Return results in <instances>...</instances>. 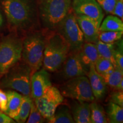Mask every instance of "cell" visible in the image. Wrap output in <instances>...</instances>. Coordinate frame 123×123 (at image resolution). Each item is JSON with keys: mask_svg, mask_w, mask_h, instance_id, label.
Returning <instances> with one entry per match:
<instances>
[{"mask_svg": "<svg viewBox=\"0 0 123 123\" xmlns=\"http://www.w3.org/2000/svg\"><path fill=\"white\" fill-rule=\"evenodd\" d=\"M63 63V76L66 79H71L75 77L87 75L80 59L78 51H71Z\"/></svg>", "mask_w": 123, "mask_h": 123, "instance_id": "cell-13", "label": "cell"}, {"mask_svg": "<svg viewBox=\"0 0 123 123\" xmlns=\"http://www.w3.org/2000/svg\"><path fill=\"white\" fill-rule=\"evenodd\" d=\"M72 6L75 14L86 15L101 24L104 14L96 0H73Z\"/></svg>", "mask_w": 123, "mask_h": 123, "instance_id": "cell-10", "label": "cell"}, {"mask_svg": "<svg viewBox=\"0 0 123 123\" xmlns=\"http://www.w3.org/2000/svg\"><path fill=\"white\" fill-rule=\"evenodd\" d=\"M49 123H75L68 108L66 106H59L51 117L46 119Z\"/></svg>", "mask_w": 123, "mask_h": 123, "instance_id": "cell-18", "label": "cell"}, {"mask_svg": "<svg viewBox=\"0 0 123 123\" xmlns=\"http://www.w3.org/2000/svg\"><path fill=\"white\" fill-rule=\"evenodd\" d=\"M63 100V96L59 89L51 86L42 96L35 99L34 103L42 116L47 119L53 116Z\"/></svg>", "mask_w": 123, "mask_h": 123, "instance_id": "cell-9", "label": "cell"}, {"mask_svg": "<svg viewBox=\"0 0 123 123\" xmlns=\"http://www.w3.org/2000/svg\"><path fill=\"white\" fill-rule=\"evenodd\" d=\"M91 123H106L108 120L105 112L100 105L95 102L90 104Z\"/></svg>", "mask_w": 123, "mask_h": 123, "instance_id": "cell-23", "label": "cell"}, {"mask_svg": "<svg viewBox=\"0 0 123 123\" xmlns=\"http://www.w3.org/2000/svg\"><path fill=\"white\" fill-rule=\"evenodd\" d=\"M96 1L106 13L112 14L117 0H96Z\"/></svg>", "mask_w": 123, "mask_h": 123, "instance_id": "cell-29", "label": "cell"}, {"mask_svg": "<svg viewBox=\"0 0 123 123\" xmlns=\"http://www.w3.org/2000/svg\"><path fill=\"white\" fill-rule=\"evenodd\" d=\"M107 113L110 123H121L123 122V107L111 101L108 105Z\"/></svg>", "mask_w": 123, "mask_h": 123, "instance_id": "cell-22", "label": "cell"}, {"mask_svg": "<svg viewBox=\"0 0 123 123\" xmlns=\"http://www.w3.org/2000/svg\"><path fill=\"white\" fill-rule=\"evenodd\" d=\"M31 75V70L27 64L17 63L5 74L0 86L3 88L17 91L23 95L30 96Z\"/></svg>", "mask_w": 123, "mask_h": 123, "instance_id": "cell-5", "label": "cell"}, {"mask_svg": "<svg viewBox=\"0 0 123 123\" xmlns=\"http://www.w3.org/2000/svg\"><path fill=\"white\" fill-rule=\"evenodd\" d=\"M95 70L100 74L107 73L114 68L115 66L110 60L99 57L95 64Z\"/></svg>", "mask_w": 123, "mask_h": 123, "instance_id": "cell-26", "label": "cell"}, {"mask_svg": "<svg viewBox=\"0 0 123 123\" xmlns=\"http://www.w3.org/2000/svg\"><path fill=\"white\" fill-rule=\"evenodd\" d=\"M76 18L83 34L84 41L95 43L99 40L100 24L96 20L84 15L76 14Z\"/></svg>", "mask_w": 123, "mask_h": 123, "instance_id": "cell-12", "label": "cell"}, {"mask_svg": "<svg viewBox=\"0 0 123 123\" xmlns=\"http://www.w3.org/2000/svg\"><path fill=\"white\" fill-rule=\"evenodd\" d=\"M71 0H39L40 17L44 26L56 29L71 9Z\"/></svg>", "mask_w": 123, "mask_h": 123, "instance_id": "cell-3", "label": "cell"}, {"mask_svg": "<svg viewBox=\"0 0 123 123\" xmlns=\"http://www.w3.org/2000/svg\"><path fill=\"white\" fill-rule=\"evenodd\" d=\"M61 92L63 96L81 102H92L95 99L88 78L85 76L71 78L62 86Z\"/></svg>", "mask_w": 123, "mask_h": 123, "instance_id": "cell-8", "label": "cell"}, {"mask_svg": "<svg viewBox=\"0 0 123 123\" xmlns=\"http://www.w3.org/2000/svg\"><path fill=\"white\" fill-rule=\"evenodd\" d=\"M1 4L12 26L22 28L30 22L34 13L30 0H1Z\"/></svg>", "mask_w": 123, "mask_h": 123, "instance_id": "cell-4", "label": "cell"}, {"mask_svg": "<svg viewBox=\"0 0 123 123\" xmlns=\"http://www.w3.org/2000/svg\"><path fill=\"white\" fill-rule=\"evenodd\" d=\"M46 39L39 32L29 35L22 43V57L31 70L32 75L43 65Z\"/></svg>", "mask_w": 123, "mask_h": 123, "instance_id": "cell-2", "label": "cell"}, {"mask_svg": "<svg viewBox=\"0 0 123 123\" xmlns=\"http://www.w3.org/2000/svg\"><path fill=\"white\" fill-rule=\"evenodd\" d=\"M50 76L44 68L37 71L31 77V95L34 99L40 98L51 86Z\"/></svg>", "mask_w": 123, "mask_h": 123, "instance_id": "cell-11", "label": "cell"}, {"mask_svg": "<svg viewBox=\"0 0 123 123\" xmlns=\"http://www.w3.org/2000/svg\"><path fill=\"white\" fill-rule=\"evenodd\" d=\"M70 53V46L59 33L53 34L46 39L43 65L50 72L58 70Z\"/></svg>", "mask_w": 123, "mask_h": 123, "instance_id": "cell-1", "label": "cell"}, {"mask_svg": "<svg viewBox=\"0 0 123 123\" xmlns=\"http://www.w3.org/2000/svg\"><path fill=\"white\" fill-rule=\"evenodd\" d=\"M81 63L88 73L90 66L93 64L99 58L96 45L93 43H87L83 44L80 50L78 51Z\"/></svg>", "mask_w": 123, "mask_h": 123, "instance_id": "cell-15", "label": "cell"}, {"mask_svg": "<svg viewBox=\"0 0 123 123\" xmlns=\"http://www.w3.org/2000/svg\"><path fill=\"white\" fill-rule=\"evenodd\" d=\"M71 111L75 123H91L90 104L88 102H75Z\"/></svg>", "mask_w": 123, "mask_h": 123, "instance_id": "cell-17", "label": "cell"}, {"mask_svg": "<svg viewBox=\"0 0 123 123\" xmlns=\"http://www.w3.org/2000/svg\"><path fill=\"white\" fill-rule=\"evenodd\" d=\"M22 43L15 37H9L0 43V74L7 73L22 57Z\"/></svg>", "mask_w": 123, "mask_h": 123, "instance_id": "cell-7", "label": "cell"}, {"mask_svg": "<svg viewBox=\"0 0 123 123\" xmlns=\"http://www.w3.org/2000/svg\"><path fill=\"white\" fill-rule=\"evenodd\" d=\"M123 31H100L99 40L107 43H113L122 38Z\"/></svg>", "mask_w": 123, "mask_h": 123, "instance_id": "cell-25", "label": "cell"}, {"mask_svg": "<svg viewBox=\"0 0 123 123\" xmlns=\"http://www.w3.org/2000/svg\"><path fill=\"white\" fill-rule=\"evenodd\" d=\"M87 75L95 99L97 100L103 99L107 93V84L102 76L95 70L93 64L90 66Z\"/></svg>", "mask_w": 123, "mask_h": 123, "instance_id": "cell-14", "label": "cell"}, {"mask_svg": "<svg viewBox=\"0 0 123 123\" xmlns=\"http://www.w3.org/2000/svg\"><path fill=\"white\" fill-rule=\"evenodd\" d=\"M58 33L63 37L70 47V51H79L84 43V37L76 21V14L73 9L56 27Z\"/></svg>", "mask_w": 123, "mask_h": 123, "instance_id": "cell-6", "label": "cell"}, {"mask_svg": "<svg viewBox=\"0 0 123 123\" xmlns=\"http://www.w3.org/2000/svg\"><path fill=\"white\" fill-rule=\"evenodd\" d=\"M2 24H3V18L1 13H0V27L2 26Z\"/></svg>", "mask_w": 123, "mask_h": 123, "instance_id": "cell-35", "label": "cell"}, {"mask_svg": "<svg viewBox=\"0 0 123 123\" xmlns=\"http://www.w3.org/2000/svg\"><path fill=\"white\" fill-rule=\"evenodd\" d=\"M100 31H123L122 19L113 15H109L101 23L99 27Z\"/></svg>", "mask_w": 123, "mask_h": 123, "instance_id": "cell-19", "label": "cell"}, {"mask_svg": "<svg viewBox=\"0 0 123 123\" xmlns=\"http://www.w3.org/2000/svg\"><path fill=\"white\" fill-rule=\"evenodd\" d=\"M32 102L33 100L30 96L22 95V104H21L19 115L16 120V122L23 123L26 121L30 113Z\"/></svg>", "mask_w": 123, "mask_h": 123, "instance_id": "cell-24", "label": "cell"}, {"mask_svg": "<svg viewBox=\"0 0 123 123\" xmlns=\"http://www.w3.org/2000/svg\"><path fill=\"white\" fill-rule=\"evenodd\" d=\"M112 102L117 104L121 107H123V92L120 91L113 92L111 95Z\"/></svg>", "mask_w": 123, "mask_h": 123, "instance_id": "cell-30", "label": "cell"}, {"mask_svg": "<svg viewBox=\"0 0 123 123\" xmlns=\"http://www.w3.org/2000/svg\"><path fill=\"white\" fill-rule=\"evenodd\" d=\"M6 93L7 97V106L5 113L16 121L22 104V95L11 90L7 91Z\"/></svg>", "mask_w": 123, "mask_h": 123, "instance_id": "cell-16", "label": "cell"}, {"mask_svg": "<svg viewBox=\"0 0 123 123\" xmlns=\"http://www.w3.org/2000/svg\"><path fill=\"white\" fill-rule=\"evenodd\" d=\"M112 14L119 17L123 19V0H117Z\"/></svg>", "mask_w": 123, "mask_h": 123, "instance_id": "cell-31", "label": "cell"}, {"mask_svg": "<svg viewBox=\"0 0 123 123\" xmlns=\"http://www.w3.org/2000/svg\"><path fill=\"white\" fill-rule=\"evenodd\" d=\"M100 75L107 85L114 88L123 80V70L117 66H115L113 69Z\"/></svg>", "mask_w": 123, "mask_h": 123, "instance_id": "cell-20", "label": "cell"}, {"mask_svg": "<svg viewBox=\"0 0 123 123\" xmlns=\"http://www.w3.org/2000/svg\"><path fill=\"white\" fill-rule=\"evenodd\" d=\"M15 121L5 113L0 111V123H14Z\"/></svg>", "mask_w": 123, "mask_h": 123, "instance_id": "cell-33", "label": "cell"}, {"mask_svg": "<svg viewBox=\"0 0 123 123\" xmlns=\"http://www.w3.org/2000/svg\"><path fill=\"white\" fill-rule=\"evenodd\" d=\"M117 47L115 49L114 53V61L115 66L123 70V39L119 40Z\"/></svg>", "mask_w": 123, "mask_h": 123, "instance_id": "cell-28", "label": "cell"}, {"mask_svg": "<svg viewBox=\"0 0 123 123\" xmlns=\"http://www.w3.org/2000/svg\"><path fill=\"white\" fill-rule=\"evenodd\" d=\"M95 44L96 45L99 57L110 60L114 66H116L114 61V53L115 50L114 43H107L98 40Z\"/></svg>", "mask_w": 123, "mask_h": 123, "instance_id": "cell-21", "label": "cell"}, {"mask_svg": "<svg viewBox=\"0 0 123 123\" xmlns=\"http://www.w3.org/2000/svg\"><path fill=\"white\" fill-rule=\"evenodd\" d=\"M44 120L45 119L42 116L33 101L30 113L26 122L27 123H42L44 122Z\"/></svg>", "mask_w": 123, "mask_h": 123, "instance_id": "cell-27", "label": "cell"}, {"mask_svg": "<svg viewBox=\"0 0 123 123\" xmlns=\"http://www.w3.org/2000/svg\"><path fill=\"white\" fill-rule=\"evenodd\" d=\"M116 90L117 91H123V80H122L118 84V85L116 86V87L115 88Z\"/></svg>", "mask_w": 123, "mask_h": 123, "instance_id": "cell-34", "label": "cell"}, {"mask_svg": "<svg viewBox=\"0 0 123 123\" xmlns=\"http://www.w3.org/2000/svg\"><path fill=\"white\" fill-rule=\"evenodd\" d=\"M7 97L6 93L0 89V111L5 113L7 110Z\"/></svg>", "mask_w": 123, "mask_h": 123, "instance_id": "cell-32", "label": "cell"}]
</instances>
